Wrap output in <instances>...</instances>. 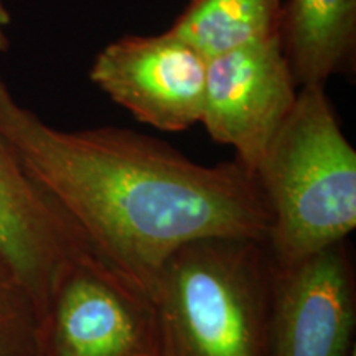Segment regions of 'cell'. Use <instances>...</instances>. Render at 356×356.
Listing matches in <instances>:
<instances>
[{
	"instance_id": "obj_1",
	"label": "cell",
	"mask_w": 356,
	"mask_h": 356,
	"mask_svg": "<svg viewBox=\"0 0 356 356\" xmlns=\"http://www.w3.org/2000/svg\"><path fill=\"white\" fill-rule=\"evenodd\" d=\"M0 132L89 252L150 299L163 262L184 244L267 239L264 193L236 159L208 167L132 129H56L22 106L3 79Z\"/></svg>"
},
{
	"instance_id": "obj_6",
	"label": "cell",
	"mask_w": 356,
	"mask_h": 356,
	"mask_svg": "<svg viewBox=\"0 0 356 356\" xmlns=\"http://www.w3.org/2000/svg\"><path fill=\"white\" fill-rule=\"evenodd\" d=\"M207 61L170 29L124 35L97 53L89 79L139 122L184 132L202 121Z\"/></svg>"
},
{
	"instance_id": "obj_5",
	"label": "cell",
	"mask_w": 356,
	"mask_h": 356,
	"mask_svg": "<svg viewBox=\"0 0 356 356\" xmlns=\"http://www.w3.org/2000/svg\"><path fill=\"white\" fill-rule=\"evenodd\" d=\"M299 89L279 37L244 44L208 58L200 124L256 175Z\"/></svg>"
},
{
	"instance_id": "obj_4",
	"label": "cell",
	"mask_w": 356,
	"mask_h": 356,
	"mask_svg": "<svg viewBox=\"0 0 356 356\" xmlns=\"http://www.w3.org/2000/svg\"><path fill=\"white\" fill-rule=\"evenodd\" d=\"M38 356H159L154 300L95 256L74 261L38 322Z\"/></svg>"
},
{
	"instance_id": "obj_12",
	"label": "cell",
	"mask_w": 356,
	"mask_h": 356,
	"mask_svg": "<svg viewBox=\"0 0 356 356\" xmlns=\"http://www.w3.org/2000/svg\"><path fill=\"white\" fill-rule=\"evenodd\" d=\"M8 25H10V13L7 8V0H0V56L8 50ZM0 81H2V76H0Z\"/></svg>"
},
{
	"instance_id": "obj_3",
	"label": "cell",
	"mask_w": 356,
	"mask_h": 356,
	"mask_svg": "<svg viewBox=\"0 0 356 356\" xmlns=\"http://www.w3.org/2000/svg\"><path fill=\"white\" fill-rule=\"evenodd\" d=\"M256 180L270 213L267 249L284 269L356 228V152L322 84L300 86Z\"/></svg>"
},
{
	"instance_id": "obj_8",
	"label": "cell",
	"mask_w": 356,
	"mask_h": 356,
	"mask_svg": "<svg viewBox=\"0 0 356 356\" xmlns=\"http://www.w3.org/2000/svg\"><path fill=\"white\" fill-rule=\"evenodd\" d=\"M0 251L32 292L38 322L60 275L79 257L91 254L70 221L25 172L2 132Z\"/></svg>"
},
{
	"instance_id": "obj_7",
	"label": "cell",
	"mask_w": 356,
	"mask_h": 356,
	"mask_svg": "<svg viewBox=\"0 0 356 356\" xmlns=\"http://www.w3.org/2000/svg\"><path fill=\"white\" fill-rule=\"evenodd\" d=\"M274 269L273 356H350L356 286L346 241Z\"/></svg>"
},
{
	"instance_id": "obj_9",
	"label": "cell",
	"mask_w": 356,
	"mask_h": 356,
	"mask_svg": "<svg viewBox=\"0 0 356 356\" xmlns=\"http://www.w3.org/2000/svg\"><path fill=\"white\" fill-rule=\"evenodd\" d=\"M299 86L348 74L356 58V0H284L279 30Z\"/></svg>"
},
{
	"instance_id": "obj_10",
	"label": "cell",
	"mask_w": 356,
	"mask_h": 356,
	"mask_svg": "<svg viewBox=\"0 0 356 356\" xmlns=\"http://www.w3.org/2000/svg\"><path fill=\"white\" fill-rule=\"evenodd\" d=\"M284 0H190L170 30L207 58L277 38Z\"/></svg>"
},
{
	"instance_id": "obj_11",
	"label": "cell",
	"mask_w": 356,
	"mask_h": 356,
	"mask_svg": "<svg viewBox=\"0 0 356 356\" xmlns=\"http://www.w3.org/2000/svg\"><path fill=\"white\" fill-rule=\"evenodd\" d=\"M38 310L19 270L0 251V356H38Z\"/></svg>"
},
{
	"instance_id": "obj_2",
	"label": "cell",
	"mask_w": 356,
	"mask_h": 356,
	"mask_svg": "<svg viewBox=\"0 0 356 356\" xmlns=\"http://www.w3.org/2000/svg\"><path fill=\"white\" fill-rule=\"evenodd\" d=\"M266 241L210 236L173 251L154 289L159 356H273Z\"/></svg>"
},
{
	"instance_id": "obj_13",
	"label": "cell",
	"mask_w": 356,
	"mask_h": 356,
	"mask_svg": "<svg viewBox=\"0 0 356 356\" xmlns=\"http://www.w3.org/2000/svg\"><path fill=\"white\" fill-rule=\"evenodd\" d=\"M350 356H356V350H353V351H351V353H350Z\"/></svg>"
}]
</instances>
